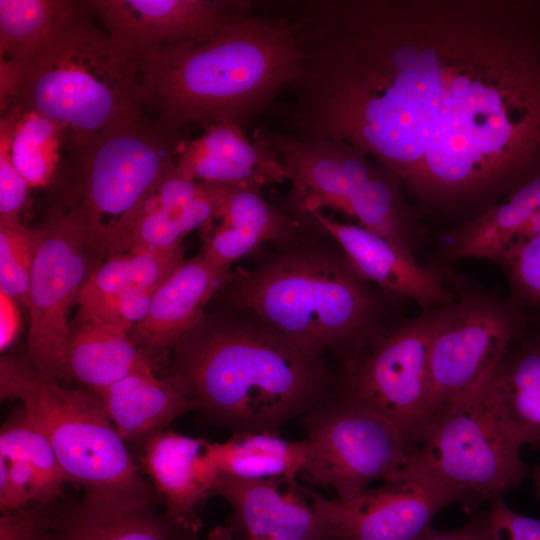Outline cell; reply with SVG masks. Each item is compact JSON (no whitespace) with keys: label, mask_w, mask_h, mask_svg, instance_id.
<instances>
[{"label":"cell","mask_w":540,"mask_h":540,"mask_svg":"<svg viewBox=\"0 0 540 540\" xmlns=\"http://www.w3.org/2000/svg\"><path fill=\"white\" fill-rule=\"evenodd\" d=\"M540 174V13L512 4L495 37L444 25L440 110L406 180L435 200L511 190Z\"/></svg>","instance_id":"6da1fadb"},{"label":"cell","mask_w":540,"mask_h":540,"mask_svg":"<svg viewBox=\"0 0 540 540\" xmlns=\"http://www.w3.org/2000/svg\"><path fill=\"white\" fill-rule=\"evenodd\" d=\"M171 348L169 375L236 432H276L328 399L333 382L324 358L244 309L205 313Z\"/></svg>","instance_id":"7a4b0ae2"},{"label":"cell","mask_w":540,"mask_h":540,"mask_svg":"<svg viewBox=\"0 0 540 540\" xmlns=\"http://www.w3.org/2000/svg\"><path fill=\"white\" fill-rule=\"evenodd\" d=\"M254 6L207 39L142 56V108L172 131L193 123L241 124L269 108L296 77L301 53L289 16Z\"/></svg>","instance_id":"3957f363"},{"label":"cell","mask_w":540,"mask_h":540,"mask_svg":"<svg viewBox=\"0 0 540 540\" xmlns=\"http://www.w3.org/2000/svg\"><path fill=\"white\" fill-rule=\"evenodd\" d=\"M298 228L251 270H238L218 292L223 307L244 309L298 345L344 367L383 335L371 288L352 268L339 244L309 214Z\"/></svg>","instance_id":"277c9868"},{"label":"cell","mask_w":540,"mask_h":540,"mask_svg":"<svg viewBox=\"0 0 540 540\" xmlns=\"http://www.w3.org/2000/svg\"><path fill=\"white\" fill-rule=\"evenodd\" d=\"M92 15L70 23L23 64L14 104L69 128L73 147L142 112L140 59Z\"/></svg>","instance_id":"5b68a950"},{"label":"cell","mask_w":540,"mask_h":540,"mask_svg":"<svg viewBox=\"0 0 540 540\" xmlns=\"http://www.w3.org/2000/svg\"><path fill=\"white\" fill-rule=\"evenodd\" d=\"M2 399L17 398L48 438L67 482L96 502L155 503L146 480L91 390L69 389L39 378L9 357L0 362Z\"/></svg>","instance_id":"8992f818"},{"label":"cell","mask_w":540,"mask_h":540,"mask_svg":"<svg viewBox=\"0 0 540 540\" xmlns=\"http://www.w3.org/2000/svg\"><path fill=\"white\" fill-rule=\"evenodd\" d=\"M253 138L268 145L288 168L289 205L303 210L332 208L413 255L414 234L395 184L356 147L344 142L259 128Z\"/></svg>","instance_id":"52a82bcc"},{"label":"cell","mask_w":540,"mask_h":540,"mask_svg":"<svg viewBox=\"0 0 540 540\" xmlns=\"http://www.w3.org/2000/svg\"><path fill=\"white\" fill-rule=\"evenodd\" d=\"M180 132L140 116L73 147L76 186L68 206L115 254L123 229L175 166L183 141Z\"/></svg>","instance_id":"ba28073f"},{"label":"cell","mask_w":540,"mask_h":540,"mask_svg":"<svg viewBox=\"0 0 540 540\" xmlns=\"http://www.w3.org/2000/svg\"><path fill=\"white\" fill-rule=\"evenodd\" d=\"M27 308V348L32 371L41 379L68 377L69 314L95 270L114 255L72 207L41 227Z\"/></svg>","instance_id":"9c48e42d"},{"label":"cell","mask_w":540,"mask_h":540,"mask_svg":"<svg viewBox=\"0 0 540 540\" xmlns=\"http://www.w3.org/2000/svg\"><path fill=\"white\" fill-rule=\"evenodd\" d=\"M520 450L491 417L479 391L434 415L404 466L441 485L457 503L471 505L502 496L522 481Z\"/></svg>","instance_id":"30bf717a"},{"label":"cell","mask_w":540,"mask_h":540,"mask_svg":"<svg viewBox=\"0 0 540 540\" xmlns=\"http://www.w3.org/2000/svg\"><path fill=\"white\" fill-rule=\"evenodd\" d=\"M524 326L521 307L514 301L483 293L435 307L428 364L429 420L474 397Z\"/></svg>","instance_id":"8fae6325"},{"label":"cell","mask_w":540,"mask_h":540,"mask_svg":"<svg viewBox=\"0 0 540 540\" xmlns=\"http://www.w3.org/2000/svg\"><path fill=\"white\" fill-rule=\"evenodd\" d=\"M303 467L315 484L346 499L376 480L394 478L409 447L399 429L371 408L345 396L326 399L304 418Z\"/></svg>","instance_id":"7c38bea8"},{"label":"cell","mask_w":540,"mask_h":540,"mask_svg":"<svg viewBox=\"0 0 540 540\" xmlns=\"http://www.w3.org/2000/svg\"><path fill=\"white\" fill-rule=\"evenodd\" d=\"M434 308L383 335L344 367L340 395L393 423L409 451L429 420L428 364Z\"/></svg>","instance_id":"4fadbf2b"},{"label":"cell","mask_w":540,"mask_h":540,"mask_svg":"<svg viewBox=\"0 0 540 540\" xmlns=\"http://www.w3.org/2000/svg\"><path fill=\"white\" fill-rule=\"evenodd\" d=\"M310 495L328 540H419L442 508L457 503L441 485L405 466L382 486L346 499Z\"/></svg>","instance_id":"5bb4252c"},{"label":"cell","mask_w":540,"mask_h":540,"mask_svg":"<svg viewBox=\"0 0 540 540\" xmlns=\"http://www.w3.org/2000/svg\"><path fill=\"white\" fill-rule=\"evenodd\" d=\"M87 2L110 37L139 59L166 45L207 39L254 5L220 0Z\"/></svg>","instance_id":"9a60e30c"},{"label":"cell","mask_w":540,"mask_h":540,"mask_svg":"<svg viewBox=\"0 0 540 540\" xmlns=\"http://www.w3.org/2000/svg\"><path fill=\"white\" fill-rule=\"evenodd\" d=\"M143 442L141 467L162 498L164 515L186 540H195L202 506L219 475L207 440L162 430Z\"/></svg>","instance_id":"2e32d148"},{"label":"cell","mask_w":540,"mask_h":540,"mask_svg":"<svg viewBox=\"0 0 540 540\" xmlns=\"http://www.w3.org/2000/svg\"><path fill=\"white\" fill-rule=\"evenodd\" d=\"M174 171L194 181L259 189L291 178L268 145L231 121L205 126L198 137L183 140Z\"/></svg>","instance_id":"e0dca14e"},{"label":"cell","mask_w":540,"mask_h":540,"mask_svg":"<svg viewBox=\"0 0 540 540\" xmlns=\"http://www.w3.org/2000/svg\"><path fill=\"white\" fill-rule=\"evenodd\" d=\"M294 207V206H293ZM339 244L354 271L365 281L408 297L425 309L453 299L441 278L414 256L358 225L337 222L320 210H303Z\"/></svg>","instance_id":"ac0fdd59"},{"label":"cell","mask_w":540,"mask_h":540,"mask_svg":"<svg viewBox=\"0 0 540 540\" xmlns=\"http://www.w3.org/2000/svg\"><path fill=\"white\" fill-rule=\"evenodd\" d=\"M283 480H240L218 475L213 487L234 514L230 525L244 540H328L313 507Z\"/></svg>","instance_id":"d6986e66"},{"label":"cell","mask_w":540,"mask_h":540,"mask_svg":"<svg viewBox=\"0 0 540 540\" xmlns=\"http://www.w3.org/2000/svg\"><path fill=\"white\" fill-rule=\"evenodd\" d=\"M232 273L230 267L217 265L202 253L184 261L157 288L147 315L132 328L130 339L154 352L171 348L200 322L206 305Z\"/></svg>","instance_id":"ffe728a7"},{"label":"cell","mask_w":540,"mask_h":540,"mask_svg":"<svg viewBox=\"0 0 540 540\" xmlns=\"http://www.w3.org/2000/svg\"><path fill=\"white\" fill-rule=\"evenodd\" d=\"M480 396L512 442L520 448L540 447V336L505 356Z\"/></svg>","instance_id":"44dd1931"},{"label":"cell","mask_w":540,"mask_h":540,"mask_svg":"<svg viewBox=\"0 0 540 540\" xmlns=\"http://www.w3.org/2000/svg\"><path fill=\"white\" fill-rule=\"evenodd\" d=\"M538 233L540 174L521 183L500 204L456 230L449 237L447 255L501 264Z\"/></svg>","instance_id":"7402d4cb"},{"label":"cell","mask_w":540,"mask_h":540,"mask_svg":"<svg viewBox=\"0 0 540 540\" xmlns=\"http://www.w3.org/2000/svg\"><path fill=\"white\" fill-rule=\"evenodd\" d=\"M95 394L124 441H144L197 409L174 377H159L156 372L131 374Z\"/></svg>","instance_id":"603a6c76"},{"label":"cell","mask_w":540,"mask_h":540,"mask_svg":"<svg viewBox=\"0 0 540 540\" xmlns=\"http://www.w3.org/2000/svg\"><path fill=\"white\" fill-rule=\"evenodd\" d=\"M154 351L136 345L128 333L76 314L70 322L67 376L98 393L137 372H156Z\"/></svg>","instance_id":"cb8c5ba5"},{"label":"cell","mask_w":540,"mask_h":540,"mask_svg":"<svg viewBox=\"0 0 540 540\" xmlns=\"http://www.w3.org/2000/svg\"><path fill=\"white\" fill-rule=\"evenodd\" d=\"M218 220L205 231L202 254L224 267L265 243L285 240L300 224L297 216L270 205L259 188L244 186L232 187Z\"/></svg>","instance_id":"d4e9b609"},{"label":"cell","mask_w":540,"mask_h":540,"mask_svg":"<svg viewBox=\"0 0 540 540\" xmlns=\"http://www.w3.org/2000/svg\"><path fill=\"white\" fill-rule=\"evenodd\" d=\"M53 540H186L153 503L83 499L52 515Z\"/></svg>","instance_id":"484cf974"},{"label":"cell","mask_w":540,"mask_h":540,"mask_svg":"<svg viewBox=\"0 0 540 540\" xmlns=\"http://www.w3.org/2000/svg\"><path fill=\"white\" fill-rule=\"evenodd\" d=\"M220 475L240 480L293 481L303 471L307 445L276 432L238 431L225 442H206Z\"/></svg>","instance_id":"4316f807"},{"label":"cell","mask_w":540,"mask_h":540,"mask_svg":"<svg viewBox=\"0 0 540 540\" xmlns=\"http://www.w3.org/2000/svg\"><path fill=\"white\" fill-rule=\"evenodd\" d=\"M232 187L208 183L197 199L178 210L141 207L121 232L117 253L174 247L190 231L208 230L221 217Z\"/></svg>","instance_id":"83f0119b"},{"label":"cell","mask_w":540,"mask_h":540,"mask_svg":"<svg viewBox=\"0 0 540 540\" xmlns=\"http://www.w3.org/2000/svg\"><path fill=\"white\" fill-rule=\"evenodd\" d=\"M90 11L87 1L0 0V59L24 64Z\"/></svg>","instance_id":"f1b7e54d"},{"label":"cell","mask_w":540,"mask_h":540,"mask_svg":"<svg viewBox=\"0 0 540 540\" xmlns=\"http://www.w3.org/2000/svg\"><path fill=\"white\" fill-rule=\"evenodd\" d=\"M0 458L16 463L26 472L35 503L47 505L62 494L67 480L52 445L24 409L1 428Z\"/></svg>","instance_id":"f546056e"},{"label":"cell","mask_w":540,"mask_h":540,"mask_svg":"<svg viewBox=\"0 0 540 540\" xmlns=\"http://www.w3.org/2000/svg\"><path fill=\"white\" fill-rule=\"evenodd\" d=\"M11 139V161L31 188L50 183L60 160L64 125L32 110L17 105Z\"/></svg>","instance_id":"4dcf8cb0"},{"label":"cell","mask_w":540,"mask_h":540,"mask_svg":"<svg viewBox=\"0 0 540 540\" xmlns=\"http://www.w3.org/2000/svg\"><path fill=\"white\" fill-rule=\"evenodd\" d=\"M40 229L20 219H0V292L27 307Z\"/></svg>","instance_id":"1f68e13d"},{"label":"cell","mask_w":540,"mask_h":540,"mask_svg":"<svg viewBox=\"0 0 540 540\" xmlns=\"http://www.w3.org/2000/svg\"><path fill=\"white\" fill-rule=\"evenodd\" d=\"M156 290L133 288L92 306L78 308L77 314L129 334L147 315Z\"/></svg>","instance_id":"d6a6232c"},{"label":"cell","mask_w":540,"mask_h":540,"mask_svg":"<svg viewBox=\"0 0 540 540\" xmlns=\"http://www.w3.org/2000/svg\"><path fill=\"white\" fill-rule=\"evenodd\" d=\"M510 281L518 306L540 309V233L500 264Z\"/></svg>","instance_id":"836d02e7"},{"label":"cell","mask_w":540,"mask_h":540,"mask_svg":"<svg viewBox=\"0 0 540 540\" xmlns=\"http://www.w3.org/2000/svg\"><path fill=\"white\" fill-rule=\"evenodd\" d=\"M16 111V107L12 106L1 115L0 120V219H19L31 190L10 157V139Z\"/></svg>","instance_id":"e575fe53"},{"label":"cell","mask_w":540,"mask_h":540,"mask_svg":"<svg viewBox=\"0 0 540 540\" xmlns=\"http://www.w3.org/2000/svg\"><path fill=\"white\" fill-rule=\"evenodd\" d=\"M135 288H158L184 262L181 245L126 253Z\"/></svg>","instance_id":"d590c367"},{"label":"cell","mask_w":540,"mask_h":540,"mask_svg":"<svg viewBox=\"0 0 540 540\" xmlns=\"http://www.w3.org/2000/svg\"><path fill=\"white\" fill-rule=\"evenodd\" d=\"M135 288L126 253L110 256L91 275L82 290L78 308H86Z\"/></svg>","instance_id":"8d00e7d4"},{"label":"cell","mask_w":540,"mask_h":540,"mask_svg":"<svg viewBox=\"0 0 540 540\" xmlns=\"http://www.w3.org/2000/svg\"><path fill=\"white\" fill-rule=\"evenodd\" d=\"M174 167L155 185L141 207L178 210L205 191L208 183L184 178L174 171Z\"/></svg>","instance_id":"74e56055"},{"label":"cell","mask_w":540,"mask_h":540,"mask_svg":"<svg viewBox=\"0 0 540 540\" xmlns=\"http://www.w3.org/2000/svg\"><path fill=\"white\" fill-rule=\"evenodd\" d=\"M492 533L502 540H540V520L517 513L502 496L489 500Z\"/></svg>","instance_id":"f35d334b"},{"label":"cell","mask_w":540,"mask_h":540,"mask_svg":"<svg viewBox=\"0 0 540 540\" xmlns=\"http://www.w3.org/2000/svg\"><path fill=\"white\" fill-rule=\"evenodd\" d=\"M43 504H32L11 513L1 514L0 540H42L49 532L52 514Z\"/></svg>","instance_id":"ab89813d"},{"label":"cell","mask_w":540,"mask_h":540,"mask_svg":"<svg viewBox=\"0 0 540 540\" xmlns=\"http://www.w3.org/2000/svg\"><path fill=\"white\" fill-rule=\"evenodd\" d=\"M419 540H494L488 513L453 530L429 528Z\"/></svg>","instance_id":"60d3db41"},{"label":"cell","mask_w":540,"mask_h":540,"mask_svg":"<svg viewBox=\"0 0 540 540\" xmlns=\"http://www.w3.org/2000/svg\"><path fill=\"white\" fill-rule=\"evenodd\" d=\"M23 64L10 59H0L1 115L16 102L23 79Z\"/></svg>","instance_id":"b9f144b4"},{"label":"cell","mask_w":540,"mask_h":540,"mask_svg":"<svg viewBox=\"0 0 540 540\" xmlns=\"http://www.w3.org/2000/svg\"><path fill=\"white\" fill-rule=\"evenodd\" d=\"M21 326L18 303L0 292V349L4 351L16 339Z\"/></svg>","instance_id":"7bdbcfd3"},{"label":"cell","mask_w":540,"mask_h":540,"mask_svg":"<svg viewBox=\"0 0 540 540\" xmlns=\"http://www.w3.org/2000/svg\"><path fill=\"white\" fill-rule=\"evenodd\" d=\"M235 536L234 529L230 524L226 526H217L212 529L206 540H233Z\"/></svg>","instance_id":"ee69618b"},{"label":"cell","mask_w":540,"mask_h":540,"mask_svg":"<svg viewBox=\"0 0 540 540\" xmlns=\"http://www.w3.org/2000/svg\"><path fill=\"white\" fill-rule=\"evenodd\" d=\"M533 480H534V483H535V489H536L537 496L540 499V465L534 471Z\"/></svg>","instance_id":"f6af8a7d"},{"label":"cell","mask_w":540,"mask_h":540,"mask_svg":"<svg viewBox=\"0 0 540 540\" xmlns=\"http://www.w3.org/2000/svg\"><path fill=\"white\" fill-rule=\"evenodd\" d=\"M42 540H53L52 535L50 534V531L43 537Z\"/></svg>","instance_id":"bcb514c9"},{"label":"cell","mask_w":540,"mask_h":540,"mask_svg":"<svg viewBox=\"0 0 540 540\" xmlns=\"http://www.w3.org/2000/svg\"><path fill=\"white\" fill-rule=\"evenodd\" d=\"M491 530H492V529H491ZM492 534H493V533H492ZM493 538H494V540H502V539L496 537L494 534H493Z\"/></svg>","instance_id":"7dc6e473"}]
</instances>
